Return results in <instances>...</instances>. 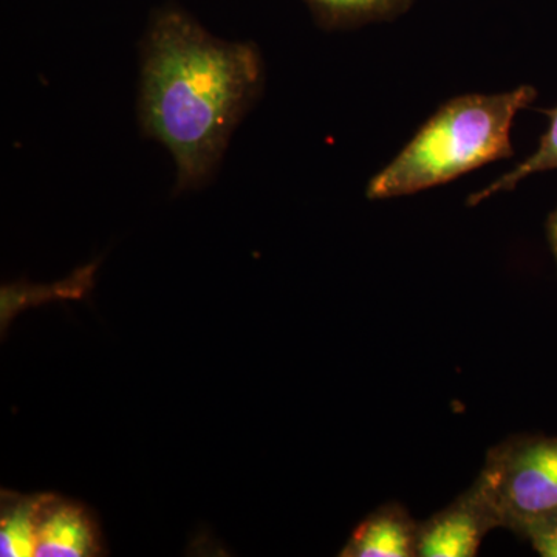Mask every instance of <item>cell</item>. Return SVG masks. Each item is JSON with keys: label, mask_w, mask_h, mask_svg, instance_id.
Listing matches in <instances>:
<instances>
[{"label": "cell", "mask_w": 557, "mask_h": 557, "mask_svg": "<svg viewBox=\"0 0 557 557\" xmlns=\"http://www.w3.org/2000/svg\"><path fill=\"white\" fill-rule=\"evenodd\" d=\"M260 83L262 62L249 44L214 38L180 16L153 27L143 51L139 115L170 150L180 189L211 175Z\"/></svg>", "instance_id": "6da1fadb"}, {"label": "cell", "mask_w": 557, "mask_h": 557, "mask_svg": "<svg viewBox=\"0 0 557 557\" xmlns=\"http://www.w3.org/2000/svg\"><path fill=\"white\" fill-rule=\"evenodd\" d=\"M531 86L454 98L426 121L405 149L370 180L372 200L410 196L445 185L491 161L512 156L511 127L536 100Z\"/></svg>", "instance_id": "7a4b0ae2"}, {"label": "cell", "mask_w": 557, "mask_h": 557, "mask_svg": "<svg viewBox=\"0 0 557 557\" xmlns=\"http://www.w3.org/2000/svg\"><path fill=\"white\" fill-rule=\"evenodd\" d=\"M479 478L500 512L502 528L515 531L527 520L557 512V437L504 440L487 453Z\"/></svg>", "instance_id": "3957f363"}, {"label": "cell", "mask_w": 557, "mask_h": 557, "mask_svg": "<svg viewBox=\"0 0 557 557\" xmlns=\"http://www.w3.org/2000/svg\"><path fill=\"white\" fill-rule=\"evenodd\" d=\"M502 528L500 512L482 479L465 493L420 522L417 557H472L490 531Z\"/></svg>", "instance_id": "277c9868"}, {"label": "cell", "mask_w": 557, "mask_h": 557, "mask_svg": "<svg viewBox=\"0 0 557 557\" xmlns=\"http://www.w3.org/2000/svg\"><path fill=\"white\" fill-rule=\"evenodd\" d=\"M94 520L79 505L44 498L36 530V555L40 557H87L100 552Z\"/></svg>", "instance_id": "5b68a950"}, {"label": "cell", "mask_w": 557, "mask_h": 557, "mask_svg": "<svg viewBox=\"0 0 557 557\" xmlns=\"http://www.w3.org/2000/svg\"><path fill=\"white\" fill-rule=\"evenodd\" d=\"M420 522L398 504L381 505L362 520L346 547L344 557H417Z\"/></svg>", "instance_id": "8992f818"}, {"label": "cell", "mask_w": 557, "mask_h": 557, "mask_svg": "<svg viewBox=\"0 0 557 557\" xmlns=\"http://www.w3.org/2000/svg\"><path fill=\"white\" fill-rule=\"evenodd\" d=\"M46 496H3L0 522V556L30 557L36 555V530L39 509Z\"/></svg>", "instance_id": "52a82bcc"}, {"label": "cell", "mask_w": 557, "mask_h": 557, "mask_svg": "<svg viewBox=\"0 0 557 557\" xmlns=\"http://www.w3.org/2000/svg\"><path fill=\"white\" fill-rule=\"evenodd\" d=\"M557 170V108L549 113V126L544 137L539 143V148L531 153L527 160L519 163L515 170L502 175L496 182L491 183L485 189L472 194L469 197V205H479L487 197L498 193H507L515 189L523 180L537 174V172H547Z\"/></svg>", "instance_id": "ba28073f"}, {"label": "cell", "mask_w": 557, "mask_h": 557, "mask_svg": "<svg viewBox=\"0 0 557 557\" xmlns=\"http://www.w3.org/2000/svg\"><path fill=\"white\" fill-rule=\"evenodd\" d=\"M512 533L530 542L542 557H557V512L520 523Z\"/></svg>", "instance_id": "9c48e42d"}, {"label": "cell", "mask_w": 557, "mask_h": 557, "mask_svg": "<svg viewBox=\"0 0 557 557\" xmlns=\"http://www.w3.org/2000/svg\"><path fill=\"white\" fill-rule=\"evenodd\" d=\"M313 2L338 16H368L372 13H383L394 3V0H313Z\"/></svg>", "instance_id": "30bf717a"}, {"label": "cell", "mask_w": 557, "mask_h": 557, "mask_svg": "<svg viewBox=\"0 0 557 557\" xmlns=\"http://www.w3.org/2000/svg\"><path fill=\"white\" fill-rule=\"evenodd\" d=\"M547 233L549 245H552L553 255H555L557 263V207L555 211H553L552 214H549L547 223Z\"/></svg>", "instance_id": "8fae6325"}]
</instances>
